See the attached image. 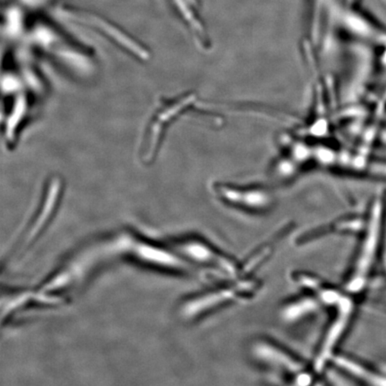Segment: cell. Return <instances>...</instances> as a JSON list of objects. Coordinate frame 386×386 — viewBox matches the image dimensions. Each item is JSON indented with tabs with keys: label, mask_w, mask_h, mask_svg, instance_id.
Returning <instances> with one entry per match:
<instances>
[{
	"label": "cell",
	"mask_w": 386,
	"mask_h": 386,
	"mask_svg": "<svg viewBox=\"0 0 386 386\" xmlns=\"http://www.w3.org/2000/svg\"><path fill=\"white\" fill-rule=\"evenodd\" d=\"M386 199L378 195L372 202L364 226V236L355 261L346 281L348 293H362L374 273L384 245Z\"/></svg>",
	"instance_id": "6da1fadb"
},
{
	"label": "cell",
	"mask_w": 386,
	"mask_h": 386,
	"mask_svg": "<svg viewBox=\"0 0 386 386\" xmlns=\"http://www.w3.org/2000/svg\"><path fill=\"white\" fill-rule=\"evenodd\" d=\"M113 240L117 258L172 274L186 275L192 271V264L169 245L155 242L134 231L114 233Z\"/></svg>",
	"instance_id": "7a4b0ae2"
},
{
	"label": "cell",
	"mask_w": 386,
	"mask_h": 386,
	"mask_svg": "<svg viewBox=\"0 0 386 386\" xmlns=\"http://www.w3.org/2000/svg\"><path fill=\"white\" fill-rule=\"evenodd\" d=\"M192 265H202L219 271L227 277L237 274V265L217 252L213 246L197 236H180L170 239L167 243Z\"/></svg>",
	"instance_id": "3957f363"
},
{
	"label": "cell",
	"mask_w": 386,
	"mask_h": 386,
	"mask_svg": "<svg viewBox=\"0 0 386 386\" xmlns=\"http://www.w3.org/2000/svg\"><path fill=\"white\" fill-rule=\"evenodd\" d=\"M60 193H61V183L58 179L52 180V182L47 186L45 197H44L40 208L38 210L37 214L28 224L26 229L22 233L20 238L15 242L14 248L9 253L6 262L14 261V259L23 256L39 240L41 234L49 226L50 221L55 214L60 199Z\"/></svg>",
	"instance_id": "277c9868"
},
{
	"label": "cell",
	"mask_w": 386,
	"mask_h": 386,
	"mask_svg": "<svg viewBox=\"0 0 386 386\" xmlns=\"http://www.w3.org/2000/svg\"><path fill=\"white\" fill-rule=\"evenodd\" d=\"M239 286H230L229 289L221 288L191 297L181 303L179 313L182 318L192 321L201 318L207 312L211 311L217 307L226 304L231 300L239 298L240 295H245V293H251L252 289L247 290L245 287L240 289Z\"/></svg>",
	"instance_id": "5b68a950"
},
{
	"label": "cell",
	"mask_w": 386,
	"mask_h": 386,
	"mask_svg": "<svg viewBox=\"0 0 386 386\" xmlns=\"http://www.w3.org/2000/svg\"><path fill=\"white\" fill-rule=\"evenodd\" d=\"M60 14L70 20L80 22L81 24L88 25V26L95 28V29L101 31L110 39L116 41L120 45L128 49L134 55L140 56L141 59H145L147 56L146 52L142 47L138 45L137 43L128 34L116 27L115 24L110 23L99 15L91 14V13L79 10V9L63 8L60 9Z\"/></svg>",
	"instance_id": "8992f818"
},
{
	"label": "cell",
	"mask_w": 386,
	"mask_h": 386,
	"mask_svg": "<svg viewBox=\"0 0 386 386\" xmlns=\"http://www.w3.org/2000/svg\"><path fill=\"white\" fill-rule=\"evenodd\" d=\"M253 350L256 359L261 363L270 368L281 370L286 376H293L299 385L300 379L309 384L310 376L303 371L302 362L279 346L270 341H262L256 343Z\"/></svg>",
	"instance_id": "52a82bcc"
},
{
	"label": "cell",
	"mask_w": 386,
	"mask_h": 386,
	"mask_svg": "<svg viewBox=\"0 0 386 386\" xmlns=\"http://www.w3.org/2000/svg\"><path fill=\"white\" fill-rule=\"evenodd\" d=\"M335 363L353 378L369 385H386V376L379 374L350 357H335Z\"/></svg>",
	"instance_id": "ba28073f"
},
{
	"label": "cell",
	"mask_w": 386,
	"mask_h": 386,
	"mask_svg": "<svg viewBox=\"0 0 386 386\" xmlns=\"http://www.w3.org/2000/svg\"><path fill=\"white\" fill-rule=\"evenodd\" d=\"M385 107H386V90L384 93V95H383V98L381 100L380 109H385Z\"/></svg>",
	"instance_id": "9c48e42d"
}]
</instances>
